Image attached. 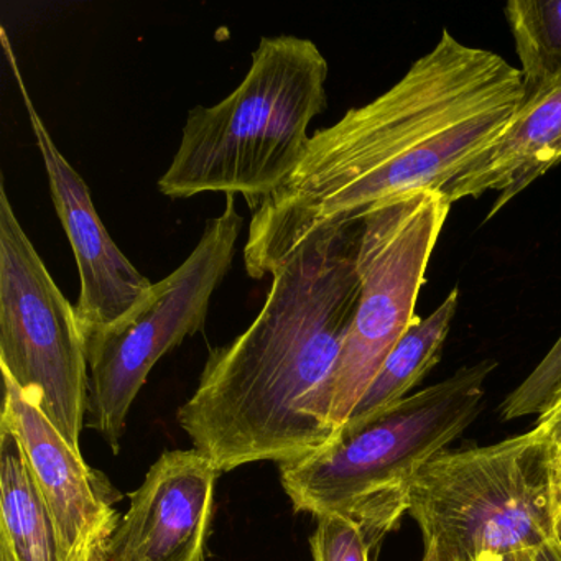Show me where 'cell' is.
<instances>
[{"label": "cell", "mask_w": 561, "mask_h": 561, "mask_svg": "<svg viewBox=\"0 0 561 561\" xmlns=\"http://www.w3.org/2000/svg\"><path fill=\"white\" fill-rule=\"evenodd\" d=\"M522 103L518 68L443 32L399 83L311 136L290 179L252 209L245 271L272 275L328 226L359 221L403 193L443 192Z\"/></svg>", "instance_id": "6da1fadb"}, {"label": "cell", "mask_w": 561, "mask_h": 561, "mask_svg": "<svg viewBox=\"0 0 561 561\" xmlns=\"http://www.w3.org/2000/svg\"><path fill=\"white\" fill-rule=\"evenodd\" d=\"M363 219L328 226L275 268L251 327L209 351L176 413L221 472L297 462L334 439V376L360 297Z\"/></svg>", "instance_id": "7a4b0ae2"}, {"label": "cell", "mask_w": 561, "mask_h": 561, "mask_svg": "<svg viewBox=\"0 0 561 561\" xmlns=\"http://www.w3.org/2000/svg\"><path fill=\"white\" fill-rule=\"evenodd\" d=\"M328 73L313 42L262 38L241 84L221 103L190 111L159 192L172 199L241 195L257 208L300 165L308 127L327 110Z\"/></svg>", "instance_id": "3957f363"}, {"label": "cell", "mask_w": 561, "mask_h": 561, "mask_svg": "<svg viewBox=\"0 0 561 561\" xmlns=\"http://www.w3.org/2000/svg\"><path fill=\"white\" fill-rule=\"evenodd\" d=\"M495 367L492 359L462 366L366 425L341 432L308 458L278 465L294 511L350 518L373 550L379 547L409 514L410 485L420 469L481 415L485 382Z\"/></svg>", "instance_id": "277c9868"}, {"label": "cell", "mask_w": 561, "mask_h": 561, "mask_svg": "<svg viewBox=\"0 0 561 561\" xmlns=\"http://www.w3.org/2000/svg\"><path fill=\"white\" fill-rule=\"evenodd\" d=\"M409 515L423 561L537 551L560 520L548 436L534 426L492 445L445 449L413 479Z\"/></svg>", "instance_id": "5b68a950"}, {"label": "cell", "mask_w": 561, "mask_h": 561, "mask_svg": "<svg viewBox=\"0 0 561 561\" xmlns=\"http://www.w3.org/2000/svg\"><path fill=\"white\" fill-rule=\"evenodd\" d=\"M0 369L81 451L90 363L77 308L22 228L0 176Z\"/></svg>", "instance_id": "8992f818"}, {"label": "cell", "mask_w": 561, "mask_h": 561, "mask_svg": "<svg viewBox=\"0 0 561 561\" xmlns=\"http://www.w3.org/2000/svg\"><path fill=\"white\" fill-rule=\"evenodd\" d=\"M451 206L439 190H415L364 216L357 252L359 304L334 376L331 422L336 435L390 351L419 320L416 300Z\"/></svg>", "instance_id": "52a82bcc"}, {"label": "cell", "mask_w": 561, "mask_h": 561, "mask_svg": "<svg viewBox=\"0 0 561 561\" xmlns=\"http://www.w3.org/2000/svg\"><path fill=\"white\" fill-rule=\"evenodd\" d=\"M244 219L236 196L206 222L198 245L123 323L87 344L90 363L88 425L121 451L127 415L150 370L186 337L202 331L216 288L234 261Z\"/></svg>", "instance_id": "ba28073f"}, {"label": "cell", "mask_w": 561, "mask_h": 561, "mask_svg": "<svg viewBox=\"0 0 561 561\" xmlns=\"http://www.w3.org/2000/svg\"><path fill=\"white\" fill-rule=\"evenodd\" d=\"M0 44L21 91L38 150L44 157L51 202L77 259L81 288L75 308L84 344H88L123 323L149 297L153 284L117 248L98 215L90 186L58 150L41 113L35 110L24 75L19 68L14 45L4 27L0 28Z\"/></svg>", "instance_id": "9c48e42d"}, {"label": "cell", "mask_w": 561, "mask_h": 561, "mask_svg": "<svg viewBox=\"0 0 561 561\" xmlns=\"http://www.w3.org/2000/svg\"><path fill=\"white\" fill-rule=\"evenodd\" d=\"M4 377L2 419L21 438L35 484L57 530L65 561H111L123 492L84 461L41 407Z\"/></svg>", "instance_id": "30bf717a"}, {"label": "cell", "mask_w": 561, "mask_h": 561, "mask_svg": "<svg viewBox=\"0 0 561 561\" xmlns=\"http://www.w3.org/2000/svg\"><path fill=\"white\" fill-rule=\"evenodd\" d=\"M219 474L196 448L163 453L130 495L111 561H205Z\"/></svg>", "instance_id": "8fae6325"}, {"label": "cell", "mask_w": 561, "mask_h": 561, "mask_svg": "<svg viewBox=\"0 0 561 561\" xmlns=\"http://www.w3.org/2000/svg\"><path fill=\"white\" fill-rule=\"evenodd\" d=\"M561 163V78L522 103L507 129L445 190L449 202L499 192L488 218Z\"/></svg>", "instance_id": "7c38bea8"}, {"label": "cell", "mask_w": 561, "mask_h": 561, "mask_svg": "<svg viewBox=\"0 0 561 561\" xmlns=\"http://www.w3.org/2000/svg\"><path fill=\"white\" fill-rule=\"evenodd\" d=\"M0 561H65L21 438L0 423Z\"/></svg>", "instance_id": "4fadbf2b"}, {"label": "cell", "mask_w": 561, "mask_h": 561, "mask_svg": "<svg viewBox=\"0 0 561 561\" xmlns=\"http://www.w3.org/2000/svg\"><path fill=\"white\" fill-rule=\"evenodd\" d=\"M459 291L453 288L430 317L419 318L390 351L376 379L351 413L341 432L356 430L410 396L442 359L443 346L458 311ZM340 432V433H341ZM337 433V435H340ZM336 435V436H337Z\"/></svg>", "instance_id": "5bb4252c"}, {"label": "cell", "mask_w": 561, "mask_h": 561, "mask_svg": "<svg viewBox=\"0 0 561 561\" xmlns=\"http://www.w3.org/2000/svg\"><path fill=\"white\" fill-rule=\"evenodd\" d=\"M505 19L527 101L561 78V0H511Z\"/></svg>", "instance_id": "9a60e30c"}, {"label": "cell", "mask_w": 561, "mask_h": 561, "mask_svg": "<svg viewBox=\"0 0 561 561\" xmlns=\"http://www.w3.org/2000/svg\"><path fill=\"white\" fill-rule=\"evenodd\" d=\"M561 392V336L538 366L518 383L499 407V415L505 422L541 415Z\"/></svg>", "instance_id": "2e32d148"}, {"label": "cell", "mask_w": 561, "mask_h": 561, "mask_svg": "<svg viewBox=\"0 0 561 561\" xmlns=\"http://www.w3.org/2000/svg\"><path fill=\"white\" fill-rule=\"evenodd\" d=\"M310 551L313 561H370L373 548L356 522L324 515L311 534Z\"/></svg>", "instance_id": "e0dca14e"}, {"label": "cell", "mask_w": 561, "mask_h": 561, "mask_svg": "<svg viewBox=\"0 0 561 561\" xmlns=\"http://www.w3.org/2000/svg\"><path fill=\"white\" fill-rule=\"evenodd\" d=\"M538 430V428H537ZM548 436L551 453V471H553L554 492H557L558 507L561 512V423H558L548 432H541Z\"/></svg>", "instance_id": "ac0fdd59"}, {"label": "cell", "mask_w": 561, "mask_h": 561, "mask_svg": "<svg viewBox=\"0 0 561 561\" xmlns=\"http://www.w3.org/2000/svg\"><path fill=\"white\" fill-rule=\"evenodd\" d=\"M558 423H561V392L558 393V397L554 399V402L551 403L550 409L538 416L537 423H535V428L540 430V432H548V430L557 426Z\"/></svg>", "instance_id": "d6986e66"}, {"label": "cell", "mask_w": 561, "mask_h": 561, "mask_svg": "<svg viewBox=\"0 0 561 561\" xmlns=\"http://www.w3.org/2000/svg\"><path fill=\"white\" fill-rule=\"evenodd\" d=\"M534 561H561V543L558 535L535 551Z\"/></svg>", "instance_id": "ffe728a7"}, {"label": "cell", "mask_w": 561, "mask_h": 561, "mask_svg": "<svg viewBox=\"0 0 561 561\" xmlns=\"http://www.w3.org/2000/svg\"><path fill=\"white\" fill-rule=\"evenodd\" d=\"M535 551H518V553L504 554V557H482L479 561H534Z\"/></svg>", "instance_id": "44dd1931"}, {"label": "cell", "mask_w": 561, "mask_h": 561, "mask_svg": "<svg viewBox=\"0 0 561 561\" xmlns=\"http://www.w3.org/2000/svg\"><path fill=\"white\" fill-rule=\"evenodd\" d=\"M558 540L561 543V512H560V520H558Z\"/></svg>", "instance_id": "7402d4cb"}, {"label": "cell", "mask_w": 561, "mask_h": 561, "mask_svg": "<svg viewBox=\"0 0 561 561\" xmlns=\"http://www.w3.org/2000/svg\"><path fill=\"white\" fill-rule=\"evenodd\" d=\"M423 561V560H422Z\"/></svg>", "instance_id": "603a6c76"}]
</instances>
